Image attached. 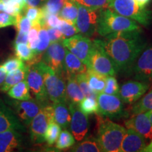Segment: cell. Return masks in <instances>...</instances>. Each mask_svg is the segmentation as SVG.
<instances>
[{
	"label": "cell",
	"instance_id": "cell-1",
	"mask_svg": "<svg viewBox=\"0 0 152 152\" xmlns=\"http://www.w3.org/2000/svg\"><path fill=\"white\" fill-rule=\"evenodd\" d=\"M115 66L117 72L128 73L147 46L142 30L113 33L95 39Z\"/></svg>",
	"mask_w": 152,
	"mask_h": 152
},
{
	"label": "cell",
	"instance_id": "cell-2",
	"mask_svg": "<svg viewBox=\"0 0 152 152\" xmlns=\"http://www.w3.org/2000/svg\"><path fill=\"white\" fill-rule=\"evenodd\" d=\"M97 137L102 151L119 152L121 142L126 129L122 125L113 122L109 118L96 115Z\"/></svg>",
	"mask_w": 152,
	"mask_h": 152
},
{
	"label": "cell",
	"instance_id": "cell-3",
	"mask_svg": "<svg viewBox=\"0 0 152 152\" xmlns=\"http://www.w3.org/2000/svg\"><path fill=\"white\" fill-rule=\"evenodd\" d=\"M140 29L136 21L121 16L109 7L99 10L96 32L101 37L117 32Z\"/></svg>",
	"mask_w": 152,
	"mask_h": 152
},
{
	"label": "cell",
	"instance_id": "cell-4",
	"mask_svg": "<svg viewBox=\"0 0 152 152\" xmlns=\"http://www.w3.org/2000/svg\"><path fill=\"white\" fill-rule=\"evenodd\" d=\"M42 75L49 99L52 103L68 102L66 96V77L58 75L42 61L36 63Z\"/></svg>",
	"mask_w": 152,
	"mask_h": 152
},
{
	"label": "cell",
	"instance_id": "cell-5",
	"mask_svg": "<svg viewBox=\"0 0 152 152\" xmlns=\"http://www.w3.org/2000/svg\"><path fill=\"white\" fill-rule=\"evenodd\" d=\"M109 7L144 27H148L152 21V11L140 7L134 0H109Z\"/></svg>",
	"mask_w": 152,
	"mask_h": 152
},
{
	"label": "cell",
	"instance_id": "cell-6",
	"mask_svg": "<svg viewBox=\"0 0 152 152\" xmlns=\"http://www.w3.org/2000/svg\"><path fill=\"white\" fill-rule=\"evenodd\" d=\"M87 68L106 76H115L117 73L115 66L111 58L95 39L92 40V47L87 61Z\"/></svg>",
	"mask_w": 152,
	"mask_h": 152
},
{
	"label": "cell",
	"instance_id": "cell-7",
	"mask_svg": "<svg viewBox=\"0 0 152 152\" xmlns=\"http://www.w3.org/2000/svg\"><path fill=\"white\" fill-rule=\"evenodd\" d=\"M54 121V108L52 105L42 107L40 111L30 123V137L33 143L41 144L45 142V134L48 125Z\"/></svg>",
	"mask_w": 152,
	"mask_h": 152
},
{
	"label": "cell",
	"instance_id": "cell-8",
	"mask_svg": "<svg viewBox=\"0 0 152 152\" xmlns=\"http://www.w3.org/2000/svg\"><path fill=\"white\" fill-rule=\"evenodd\" d=\"M96 100L99 106L97 114L114 119L128 116V112L124 109L123 101L119 96L102 92L98 94Z\"/></svg>",
	"mask_w": 152,
	"mask_h": 152
},
{
	"label": "cell",
	"instance_id": "cell-9",
	"mask_svg": "<svg viewBox=\"0 0 152 152\" xmlns=\"http://www.w3.org/2000/svg\"><path fill=\"white\" fill-rule=\"evenodd\" d=\"M128 73L137 80L151 83L152 82V45L145 47L134 61Z\"/></svg>",
	"mask_w": 152,
	"mask_h": 152
},
{
	"label": "cell",
	"instance_id": "cell-10",
	"mask_svg": "<svg viewBox=\"0 0 152 152\" xmlns=\"http://www.w3.org/2000/svg\"><path fill=\"white\" fill-rule=\"evenodd\" d=\"M66 47L61 41L50 42V45L43 53L42 59L55 73L66 77L64 69V60L66 56Z\"/></svg>",
	"mask_w": 152,
	"mask_h": 152
},
{
	"label": "cell",
	"instance_id": "cell-11",
	"mask_svg": "<svg viewBox=\"0 0 152 152\" xmlns=\"http://www.w3.org/2000/svg\"><path fill=\"white\" fill-rule=\"evenodd\" d=\"M28 66H29V69H28L26 81L30 87V92L35 96L36 102L42 107L49 105L50 100L49 99L42 75L40 71L38 69L36 64Z\"/></svg>",
	"mask_w": 152,
	"mask_h": 152
},
{
	"label": "cell",
	"instance_id": "cell-12",
	"mask_svg": "<svg viewBox=\"0 0 152 152\" xmlns=\"http://www.w3.org/2000/svg\"><path fill=\"white\" fill-rule=\"evenodd\" d=\"M77 16L75 27L78 33L86 37H92L96 32L99 10L77 5Z\"/></svg>",
	"mask_w": 152,
	"mask_h": 152
},
{
	"label": "cell",
	"instance_id": "cell-13",
	"mask_svg": "<svg viewBox=\"0 0 152 152\" xmlns=\"http://www.w3.org/2000/svg\"><path fill=\"white\" fill-rule=\"evenodd\" d=\"M64 47L87 65L92 47V40L83 35H75L61 41Z\"/></svg>",
	"mask_w": 152,
	"mask_h": 152
},
{
	"label": "cell",
	"instance_id": "cell-14",
	"mask_svg": "<svg viewBox=\"0 0 152 152\" xmlns=\"http://www.w3.org/2000/svg\"><path fill=\"white\" fill-rule=\"evenodd\" d=\"M68 108L71 114L70 130L75 140L82 141L87 136L90 128L88 115L81 111L77 104L68 102Z\"/></svg>",
	"mask_w": 152,
	"mask_h": 152
},
{
	"label": "cell",
	"instance_id": "cell-15",
	"mask_svg": "<svg viewBox=\"0 0 152 152\" xmlns=\"http://www.w3.org/2000/svg\"><path fill=\"white\" fill-rule=\"evenodd\" d=\"M149 83L130 80L123 83L119 90V97L123 103L132 104L142 97L149 90Z\"/></svg>",
	"mask_w": 152,
	"mask_h": 152
},
{
	"label": "cell",
	"instance_id": "cell-16",
	"mask_svg": "<svg viewBox=\"0 0 152 152\" xmlns=\"http://www.w3.org/2000/svg\"><path fill=\"white\" fill-rule=\"evenodd\" d=\"M11 104L19 118L27 125H30L32 120L42 109V106L33 99L24 101L16 100Z\"/></svg>",
	"mask_w": 152,
	"mask_h": 152
},
{
	"label": "cell",
	"instance_id": "cell-17",
	"mask_svg": "<svg viewBox=\"0 0 152 152\" xmlns=\"http://www.w3.org/2000/svg\"><path fill=\"white\" fill-rule=\"evenodd\" d=\"M127 129H132L143 137L147 141L152 140V123L145 113L133 114L130 119L125 121Z\"/></svg>",
	"mask_w": 152,
	"mask_h": 152
},
{
	"label": "cell",
	"instance_id": "cell-18",
	"mask_svg": "<svg viewBox=\"0 0 152 152\" xmlns=\"http://www.w3.org/2000/svg\"><path fill=\"white\" fill-rule=\"evenodd\" d=\"M147 146V140L132 129H127L121 142L119 152L143 151Z\"/></svg>",
	"mask_w": 152,
	"mask_h": 152
},
{
	"label": "cell",
	"instance_id": "cell-19",
	"mask_svg": "<svg viewBox=\"0 0 152 152\" xmlns=\"http://www.w3.org/2000/svg\"><path fill=\"white\" fill-rule=\"evenodd\" d=\"M10 130L23 131L25 128L14 112L0 100V132Z\"/></svg>",
	"mask_w": 152,
	"mask_h": 152
},
{
	"label": "cell",
	"instance_id": "cell-20",
	"mask_svg": "<svg viewBox=\"0 0 152 152\" xmlns=\"http://www.w3.org/2000/svg\"><path fill=\"white\" fill-rule=\"evenodd\" d=\"M22 135L16 130L0 132V152H10L21 146Z\"/></svg>",
	"mask_w": 152,
	"mask_h": 152
},
{
	"label": "cell",
	"instance_id": "cell-21",
	"mask_svg": "<svg viewBox=\"0 0 152 152\" xmlns=\"http://www.w3.org/2000/svg\"><path fill=\"white\" fill-rule=\"evenodd\" d=\"M54 108V121L61 128L67 130L70 126L71 114L68 108V102L53 103Z\"/></svg>",
	"mask_w": 152,
	"mask_h": 152
},
{
	"label": "cell",
	"instance_id": "cell-22",
	"mask_svg": "<svg viewBox=\"0 0 152 152\" xmlns=\"http://www.w3.org/2000/svg\"><path fill=\"white\" fill-rule=\"evenodd\" d=\"M64 69L66 75H77L78 74L86 73L87 66L75 55L66 49L64 60Z\"/></svg>",
	"mask_w": 152,
	"mask_h": 152
},
{
	"label": "cell",
	"instance_id": "cell-23",
	"mask_svg": "<svg viewBox=\"0 0 152 152\" xmlns=\"http://www.w3.org/2000/svg\"><path fill=\"white\" fill-rule=\"evenodd\" d=\"M76 75H66V89L68 102L78 105L85 98L76 80Z\"/></svg>",
	"mask_w": 152,
	"mask_h": 152
},
{
	"label": "cell",
	"instance_id": "cell-24",
	"mask_svg": "<svg viewBox=\"0 0 152 152\" xmlns=\"http://www.w3.org/2000/svg\"><path fill=\"white\" fill-rule=\"evenodd\" d=\"M29 66H26L23 68L16 70L7 73L3 85L1 87V90L3 92H7L14 85L23 80H26L27 78Z\"/></svg>",
	"mask_w": 152,
	"mask_h": 152
},
{
	"label": "cell",
	"instance_id": "cell-25",
	"mask_svg": "<svg viewBox=\"0 0 152 152\" xmlns=\"http://www.w3.org/2000/svg\"><path fill=\"white\" fill-rule=\"evenodd\" d=\"M86 75L88 84L90 85V88L97 94L103 92L104 87H105L106 79L107 76L98 73V72L89 68H87Z\"/></svg>",
	"mask_w": 152,
	"mask_h": 152
},
{
	"label": "cell",
	"instance_id": "cell-26",
	"mask_svg": "<svg viewBox=\"0 0 152 152\" xmlns=\"http://www.w3.org/2000/svg\"><path fill=\"white\" fill-rule=\"evenodd\" d=\"M8 95L9 97L15 100L24 101L32 99L30 87L26 80L17 83L9 89Z\"/></svg>",
	"mask_w": 152,
	"mask_h": 152
},
{
	"label": "cell",
	"instance_id": "cell-27",
	"mask_svg": "<svg viewBox=\"0 0 152 152\" xmlns=\"http://www.w3.org/2000/svg\"><path fill=\"white\" fill-rule=\"evenodd\" d=\"M58 16L66 22L75 25L77 16V4L71 0H67Z\"/></svg>",
	"mask_w": 152,
	"mask_h": 152
},
{
	"label": "cell",
	"instance_id": "cell-28",
	"mask_svg": "<svg viewBox=\"0 0 152 152\" xmlns=\"http://www.w3.org/2000/svg\"><path fill=\"white\" fill-rule=\"evenodd\" d=\"M77 144H74L71 151L75 152H100L102 151L97 140L95 138H88L85 140L80 141Z\"/></svg>",
	"mask_w": 152,
	"mask_h": 152
},
{
	"label": "cell",
	"instance_id": "cell-29",
	"mask_svg": "<svg viewBox=\"0 0 152 152\" xmlns=\"http://www.w3.org/2000/svg\"><path fill=\"white\" fill-rule=\"evenodd\" d=\"M152 111V90L134 102L132 107V113L138 114Z\"/></svg>",
	"mask_w": 152,
	"mask_h": 152
},
{
	"label": "cell",
	"instance_id": "cell-30",
	"mask_svg": "<svg viewBox=\"0 0 152 152\" xmlns=\"http://www.w3.org/2000/svg\"><path fill=\"white\" fill-rule=\"evenodd\" d=\"M25 16H26L31 21L32 25L36 23L41 24L42 27L45 26V16L42 7H29L27 6L24 10Z\"/></svg>",
	"mask_w": 152,
	"mask_h": 152
},
{
	"label": "cell",
	"instance_id": "cell-31",
	"mask_svg": "<svg viewBox=\"0 0 152 152\" xmlns=\"http://www.w3.org/2000/svg\"><path fill=\"white\" fill-rule=\"evenodd\" d=\"M75 144V139L73 134L67 130H64L61 132L59 136L57 139L56 148L60 150L66 149L73 147Z\"/></svg>",
	"mask_w": 152,
	"mask_h": 152
},
{
	"label": "cell",
	"instance_id": "cell-32",
	"mask_svg": "<svg viewBox=\"0 0 152 152\" xmlns=\"http://www.w3.org/2000/svg\"><path fill=\"white\" fill-rule=\"evenodd\" d=\"M14 49L16 56L23 61L30 62L35 57V53L30 48L28 44H16L14 45Z\"/></svg>",
	"mask_w": 152,
	"mask_h": 152
},
{
	"label": "cell",
	"instance_id": "cell-33",
	"mask_svg": "<svg viewBox=\"0 0 152 152\" xmlns=\"http://www.w3.org/2000/svg\"><path fill=\"white\" fill-rule=\"evenodd\" d=\"M50 45V39H49L47 28L42 27L39 31V42L36 50L34 52L35 56H39L42 58L43 53Z\"/></svg>",
	"mask_w": 152,
	"mask_h": 152
},
{
	"label": "cell",
	"instance_id": "cell-34",
	"mask_svg": "<svg viewBox=\"0 0 152 152\" xmlns=\"http://www.w3.org/2000/svg\"><path fill=\"white\" fill-rule=\"evenodd\" d=\"M78 106L81 111L87 115L98 113L99 106L96 99L85 97L80 102Z\"/></svg>",
	"mask_w": 152,
	"mask_h": 152
},
{
	"label": "cell",
	"instance_id": "cell-35",
	"mask_svg": "<svg viewBox=\"0 0 152 152\" xmlns=\"http://www.w3.org/2000/svg\"><path fill=\"white\" fill-rule=\"evenodd\" d=\"M66 1L67 0H47L41 7L45 16L48 14L58 15Z\"/></svg>",
	"mask_w": 152,
	"mask_h": 152
},
{
	"label": "cell",
	"instance_id": "cell-36",
	"mask_svg": "<svg viewBox=\"0 0 152 152\" xmlns=\"http://www.w3.org/2000/svg\"><path fill=\"white\" fill-rule=\"evenodd\" d=\"M76 80L80 88L83 92L85 97H91L96 99L97 97V93H96L94 91H93L90 88V85L88 84V81L87 79L86 73H83L78 74L75 76Z\"/></svg>",
	"mask_w": 152,
	"mask_h": 152
},
{
	"label": "cell",
	"instance_id": "cell-37",
	"mask_svg": "<svg viewBox=\"0 0 152 152\" xmlns=\"http://www.w3.org/2000/svg\"><path fill=\"white\" fill-rule=\"evenodd\" d=\"M61 132V128L56 123H50L48 125L45 134V142L49 146L53 145L56 142Z\"/></svg>",
	"mask_w": 152,
	"mask_h": 152
},
{
	"label": "cell",
	"instance_id": "cell-38",
	"mask_svg": "<svg viewBox=\"0 0 152 152\" xmlns=\"http://www.w3.org/2000/svg\"><path fill=\"white\" fill-rule=\"evenodd\" d=\"M76 4L86 8L100 10L109 7V0H71Z\"/></svg>",
	"mask_w": 152,
	"mask_h": 152
},
{
	"label": "cell",
	"instance_id": "cell-39",
	"mask_svg": "<svg viewBox=\"0 0 152 152\" xmlns=\"http://www.w3.org/2000/svg\"><path fill=\"white\" fill-rule=\"evenodd\" d=\"M41 28V24L39 23H36L32 25L28 33V45L33 52H35L37 47L38 42H39V31Z\"/></svg>",
	"mask_w": 152,
	"mask_h": 152
},
{
	"label": "cell",
	"instance_id": "cell-40",
	"mask_svg": "<svg viewBox=\"0 0 152 152\" xmlns=\"http://www.w3.org/2000/svg\"><path fill=\"white\" fill-rule=\"evenodd\" d=\"M1 66H2V68L4 69L7 73L16 71V70L20 69V68H23L26 66L25 65L23 61L20 59L17 56L9 58Z\"/></svg>",
	"mask_w": 152,
	"mask_h": 152
},
{
	"label": "cell",
	"instance_id": "cell-41",
	"mask_svg": "<svg viewBox=\"0 0 152 152\" xmlns=\"http://www.w3.org/2000/svg\"><path fill=\"white\" fill-rule=\"evenodd\" d=\"M119 90L120 87L115 77L112 75L107 76L106 79L105 87L103 90L104 94L118 96Z\"/></svg>",
	"mask_w": 152,
	"mask_h": 152
},
{
	"label": "cell",
	"instance_id": "cell-42",
	"mask_svg": "<svg viewBox=\"0 0 152 152\" xmlns=\"http://www.w3.org/2000/svg\"><path fill=\"white\" fill-rule=\"evenodd\" d=\"M15 27L18 31L23 32L25 33H28L32 26V23L27 17L23 16L22 14L17 16L16 23Z\"/></svg>",
	"mask_w": 152,
	"mask_h": 152
},
{
	"label": "cell",
	"instance_id": "cell-43",
	"mask_svg": "<svg viewBox=\"0 0 152 152\" xmlns=\"http://www.w3.org/2000/svg\"><path fill=\"white\" fill-rule=\"evenodd\" d=\"M59 30L63 33L65 38L71 37L72 36L77 35L78 33V30L76 28L75 25L71 24L69 23L66 22V20H63L61 23L58 28Z\"/></svg>",
	"mask_w": 152,
	"mask_h": 152
},
{
	"label": "cell",
	"instance_id": "cell-44",
	"mask_svg": "<svg viewBox=\"0 0 152 152\" xmlns=\"http://www.w3.org/2000/svg\"><path fill=\"white\" fill-rule=\"evenodd\" d=\"M17 16L4 12H0V28L15 26L16 23Z\"/></svg>",
	"mask_w": 152,
	"mask_h": 152
},
{
	"label": "cell",
	"instance_id": "cell-45",
	"mask_svg": "<svg viewBox=\"0 0 152 152\" xmlns=\"http://www.w3.org/2000/svg\"><path fill=\"white\" fill-rule=\"evenodd\" d=\"M62 22V19L58 15L48 14L45 16V28H58Z\"/></svg>",
	"mask_w": 152,
	"mask_h": 152
},
{
	"label": "cell",
	"instance_id": "cell-46",
	"mask_svg": "<svg viewBox=\"0 0 152 152\" xmlns=\"http://www.w3.org/2000/svg\"><path fill=\"white\" fill-rule=\"evenodd\" d=\"M47 33H48L50 42H54L62 41L65 38L63 33L57 28H47Z\"/></svg>",
	"mask_w": 152,
	"mask_h": 152
},
{
	"label": "cell",
	"instance_id": "cell-47",
	"mask_svg": "<svg viewBox=\"0 0 152 152\" xmlns=\"http://www.w3.org/2000/svg\"><path fill=\"white\" fill-rule=\"evenodd\" d=\"M28 33H23V32L18 31V34H17L16 37L14 41V45L18 43L28 44Z\"/></svg>",
	"mask_w": 152,
	"mask_h": 152
},
{
	"label": "cell",
	"instance_id": "cell-48",
	"mask_svg": "<svg viewBox=\"0 0 152 152\" xmlns=\"http://www.w3.org/2000/svg\"><path fill=\"white\" fill-rule=\"evenodd\" d=\"M47 0H25L26 5L29 7H42Z\"/></svg>",
	"mask_w": 152,
	"mask_h": 152
},
{
	"label": "cell",
	"instance_id": "cell-49",
	"mask_svg": "<svg viewBox=\"0 0 152 152\" xmlns=\"http://www.w3.org/2000/svg\"><path fill=\"white\" fill-rule=\"evenodd\" d=\"M7 73L4 71V69L2 68V66L0 65V87H1V85H3L4 80L6 78V76H7Z\"/></svg>",
	"mask_w": 152,
	"mask_h": 152
},
{
	"label": "cell",
	"instance_id": "cell-50",
	"mask_svg": "<svg viewBox=\"0 0 152 152\" xmlns=\"http://www.w3.org/2000/svg\"><path fill=\"white\" fill-rule=\"evenodd\" d=\"M135 2L141 7H146L149 4L151 0H134Z\"/></svg>",
	"mask_w": 152,
	"mask_h": 152
},
{
	"label": "cell",
	"instance_id": "cell-51",
	"mask_svg": "<svg viewBox=\"0 0 152 152\" xmlns=\"http://www.w3.org/2000/svg\"><path fill=\"white\" fill-rule=\"evenodd\" d=\"M144 152H152V140H151V142L147 145L143 150Z\"/></svg>",
	"mask_w": 152,
	"mask_h": 152
},
{
	"label": "cell",
	"instance_id": "cell-52",
	"mask_svg": "<svg viewBox=\"0 0 152 152\" xmlns=\"http://www.w3.org/2000/svg\"><path fill=\"white\" fill-rule=\"evenodd\" d=\"M146 115H147V117L149 118L150 121H151V123H152V111H147L146 112Z\"/></svg>",
	"mask_w": 152,
	"mask_h": 152
},
{
	"label": "cell",
	"instance_id": "cell-53",
	"mask_svg": "<svg viewBox=\"0 0 152 152\" xmlns=\"http://www.w3.org/2000/svg\"><path fill=\"white\" fill-rule=\"evenodd\" d=\"M4 11V4L2 1L0 0V12H1V11Z\"/></svg>",
	"mask_w": 152,
	"mask_h": 152
}]
</instances>
